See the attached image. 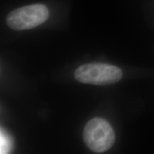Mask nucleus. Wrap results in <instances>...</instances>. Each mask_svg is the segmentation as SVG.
<instances>
[{"label": "nucleus", "mask_w": 154, "mask_h": 154, "mask_svg": "<svg viewBox=\"0 0 154 154\" xmlns=\"http://www.w3.org/2000/svg\"><path fill=\"white\" fill-rule=\"evenodd\" d=\"M83 138L84 143L91 151L103 153L112 147L115 134L107 121L101 118H94L86 124Z\"/></svg>", "instance_id": "obj_1"}, {"label": "nucleus", "mask_w": 154, "mask_h": 154, "mask_svg": "<svg viewBox=\"0 0 154 154\" xmlns=\"http://www.w3.org/2000/svg\"><path fill=\"white\" fill-rule=\"evenodd\" d=\"M121 69L103 63H91L82 65L74 73L75 79L83 84L109 85L118 82L122 77Z\"/></svg>", "instance_id": "obj_2"}, {"label": "nucleus", "mask_w": 154, "mask_h": 154, "mask_svg": "<svg viewBox=\"0 0 154 154\" xmlns=\"http://www.w3.org/2000/svg\"><path fill=\"white\" fill-rule=\"evenodd\" d=\"M49 16L45 5L34 4L20 7L11 11L7 17V24L17 31L35 28L44 23Z\"/></svg>", "instance_id": "obj_3"}, {"label": "nucleus", "mask_w": 154, "mask_h": 154, "mask_svg": "<svg viewBox=\"0 0 154 154\" xmlns=\"http://www.w3.org/2000/svg\"><path fill=\"white\" fill-rule=\"evenodd\" d=\"M10 146V140L8 136H6L5 134L2 133V131H1V153H5V151H8Z\"/></svg>", "instance_id": "obj_4"}]
</instances>
